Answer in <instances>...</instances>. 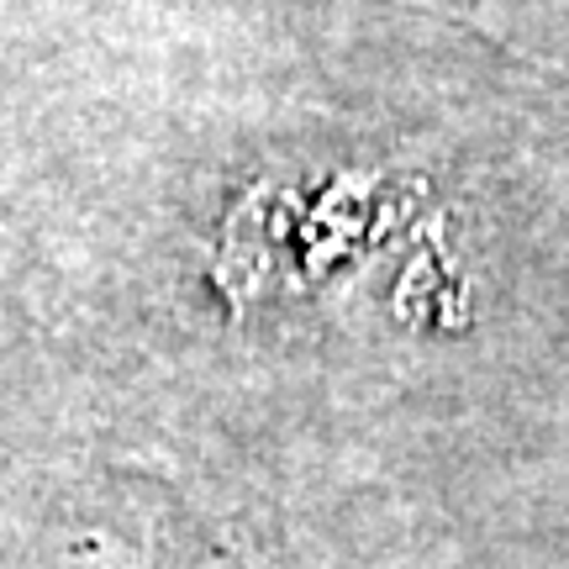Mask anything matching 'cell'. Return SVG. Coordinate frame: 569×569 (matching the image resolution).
Instances as JSON below:
<instances>
[{
	"instance_id": "1",
	"label": "cell",
	"mask_w": 569,
	"mask_h": 569,
	"mask_svg": "<svg viewBox=\"0 0 569 569\" xmlns=\"http://www.w3.org/2000/svg\"><path fill=\"white\" fill-rule=\"evenodd\" d=\"M138 511H142L138 569H269L259 559H248L243 549H232L227 538H217L184 501L169 496V486H142Z\"/></svg>"
}]
</instances>
